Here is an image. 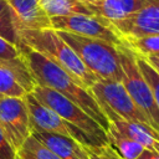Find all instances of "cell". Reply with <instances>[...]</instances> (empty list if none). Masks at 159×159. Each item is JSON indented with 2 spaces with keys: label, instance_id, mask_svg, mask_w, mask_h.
I'll return each mask as SVG.
<instances>
[{
  "label": "cell",
  "instance_id": "6da1fadb",
  "mask_svg": "<svg viewBox=\"0 0 159 159\" xmlns=\"http://www.w3.org/2000/svg\"><path fill=\"white\" fill-rule=\"evenodd\" d=\"M17 47L36 84L48 87L58 92L61 96L72 101L89 117H92L104 130L109 128V120L88 88L51 60L30 48L25 43L19 42Z\"/></svg>",
  "mask_w": 159,
  "mask_h": 159
},
{
  "label": "cell",
  "instance_id": "7a4b0ae2",
  "mask_svg": "<svg viewBox=\"0 0 159 159\" xmlns=\"http://www.w3.org/2000/svg\"><path fill=\"white\" fill-rule=\"evenodd\" d=\"M19 40L68 72L86 88L89 89L98 81L56 30H22L19 31Z\"/></svg>",
  "mask_w": 159,
  "mask_h": 159
},
{
  "label": "cell",
  "instance_id": "3957f363",
  "mask_svg": "<svg viewBox=\"0 0 159 159\" xmlns=\"http://www.w3.org/2000/svg\"><path fill=\"white\" fill-rule=\"evenodd\" d=\"M57 32L71 46L83 65L98 78V81L122 82L123 71L118 46L71 32Z\"/></svg>",
  "mask_w": 159,
  "mask_h": 159
},
{
  "label": "cell",
  "instance_id": "277c9868",
  "mask_svg": "<svg viewBox=\"0 0 159 159\" xmlns=\"http://www.w3.org/2000/svg\"><path fill=\"white\" fill-rule=\"evenodd\" d=\"M32 93L42 103L56 112L70 127L86 134L87 138L92 142L93 147L108 145L106 130L72 101L65 98L58 92L40 84H36L34 87Z\"/></svg>",
  "mask_w": 159,
  "mask_h": 159
},
{
  "label": "cell",
  "instance_id": "5b68a950",
  "mask_svg": "<svg viewBox=\"0 0 159 159\" xmlns=\"http://www.w3.org/2000/svg\"><path fill=\"white\" fill-rule=\"evenodd\" d=\"M118 51L123 71L122 83L125 91L137 104V107L145 114L150 125L157 132H159V108L155 103L154 96L147 80L137 65L135 53L125 42L118 46Z\"/></svg>",
  "mask_w": 159,
  "mask_h": 159
},
{
  "label": "cell",
  "instance_id": "8992f818",
  "mask_svg": "<svg viewBox=\"0 0 159 159\" xmlns=\"http://www.w3.org/2000/svg\"><path fill=\"white\" fill-rule=\"evenodd\" d=\"M89 91L94 96L109 123L122 119L147 123L150 125L148 118L133 102L122 82L97 81Z\"/></svg>",
  "mask_w": 159,
  "mask_h": 159
},
{
  "label": "cell",
  "instance_id": "52a82bcc",
  "mask_svg": "<svg viewBox=\"0 0 159 159\" xmlns=\"http://www.w3.org/2000/svg\"><path fill=\"white\" fill-rule=\"evenodd\" d=\"M51 29L56 31L76 34L89 39L102 40L116 46L124 43V40L116 31L113 25L96 15L76 14L70 16L51 17Z\"/></svg>",
  "mask_w": 159,
  "mask_h": 159
},
{
  "label": "cell",
  "instance_id": "ba28073f",
  "mask_svg": "<svg viewBox=\"0 0 159 159\" xmlns=\"http://www.w3.org/2000/svg\"><path fill=\"white\" fill-rule=\"evenodd\" d=\"M25 102L29 111V120L30 128L32 132H48L63 134L67 137H72L86 147H93L92 142L83 134L81 130L73 129L70 127L56 112H53L48 106L42 103L39 98L35 97L32 92L27 93L25 97Z\"/></svg>",
  "mask_w": 159,
  "mask_h": 159
},
{
  "label": "cell",
  "instance_id": "9c48e42d",
  "mask_svg": "<svg viewBox=\"0 0 159 159\" xmlns=\"http://www.w3.org/2000/svg\"><path fill=\"white\" fill-rule=\"evenodd\" d=\"M0 127L17 152L31 135L29 111L24 97L0 98Z\"/></svg>",
  "mask_w": 159,
  "mask_h": 159
},
{
  "label": "cell",
  "instance_id": "30bf717a",
  "mask_svg": "<svg viewBox=\"0 0 159 159\" xmlns=\"http://www.w3.org/2000/svg\"><path fill=\"white\" fill-rule=\"evenodd\" d=\"M123 40L159 34V0L145 2L129 17L113 24Z\"/></svg>",
  "mask_w": 159,
  "mask_h": 159
},
{
  "label": "cell",
  "instance_id": "8fae6325",
  "mask_svg": "<svg viewBox=\"0 0 159 159\" xmlns=\"http://www.w3.org/2000/svg\"><path fill=\"white\" fill-rule=\"evenodd\" d=\"M36 86L25 61H0V98L25 97Z\"/></svg>",
  "mask_w": 159,
  "mask_h": 159
},
{
  "label": "cell",
  "instance_id": "7c38bea8",
  "mask_svg": "<svg viewBox=\"0 0 159 159\" xmlns=\"http://www.w3.org/2000/svg\"><path fill=\"white\" fill-rule=\"evenodd\" d=\"M15 26L22 30H42L51 29V19L40 5V0H7Z\"/></svg>",
  "mask_w": 159,
  "mask_h": 159
},
{
  "label": "cell",
  "instance_id": "4fadbf2b",
  "mask_svg": "<svg viewBox=\"0 0 159 159\" xmlns=\"http://www.w3.org/2000/svg\"><path fill=\"white\" fill-rule=\"evenodd\" d=\"M93 15L112 25L133 15L145 0H82Z\"/></svg>",
  "mask_w": 159,
  "mask_h": 159
},
{
  "label": "cell",
  "instance_id": "5bb4252c",
  "mask_svg": "<svg viewBox=\"0 0 159 159\" xmlns=\"http://www.w3.org/2000/svg\"><path fill=\"white\" fill-rule=\"evenodd\" d=\"M31 135L39 139L61 159H89L87 147L72 137L48 132H32Z\"/></svg>",
  "mask_w": 159,
  "mask_h": 159
},
{
  "label": "cell",
  "instance_id": "9a60e30c",
  "mask_svg": "<svg viewBox=\"0 0 159 159\" xmlns=\"http://www.w3.org/2000/svg\"><path fill=\"white\" fill-rule=\"evenodd\" d=\"M109 124H112L122 134L140 144L144 149L159 152V132H157L152 125L147 123L122 119L111 122Z\"/></svg>",
  "mask_w": 159,
  "mask_h": 159
},
{
  "label": "cell",
  "instance_id": "2e32d148",
  "mask_svg": "<svg viewBox=\"0 0 159 159\" xmlns=\"http://www.w3.org/2000/svg\"><path fill=\"white\" fill-rule=\"evenodd\" d=\"M106 133L108 145H111V148L120 159H137L144 150L140 144L118 132L112 124H109V128L106 130Z\"/></svg>",
  "mask_w": 159,
  "mask_h": 159
},
{
  "label": "cell",
  "instance_id": "e0dca14e",
  "mask_svg": "<svg viewBox=\"0 0 159 159\" xmlns=\"http://www.w3.org/2000/svg\"><path fill=\"white\" fill-rule=\"evenodd\" d=\"M40 5L50 19L76 14L93 15L82 0H40Z\"/></svg>",
  "mask_w": 159,
  "mask_h": 159
},
{
  "label": "cell",
  "instance_id": "ac0fdd59",
  "mask_svg": "<svg viewBox=\"0 0 159 159\" xmlns=\"http://www.w3.org/2000/svg\"><path fill=\"white\" fill-rule=\"evenodd\" d=\"M17 159H61L34 135H30L17 149Z\"/></svg>",
  "mask_w": 159,
  "mask_h": 159
},
{
  "label": "cell",
  "instance_id": "d6986e66",
  "mask_svg": "<svg viewBox=\"0 0 159 159\" xmlns=\"http://www.w3.org/2000/svg\"><path fill=\"white\" fill-rule=\"evenodd\" d=\"M0 36L16 46L20 42L14 15L7 0H0Z\"/></svg>",
  "mask_w": 159,
  "mask_h": 159
},
{
  "label": "cell",
  "instance_id": "ffe728a7",
  "mask_svg": "<svg viewBox=\"0 0 159 159\" xmlns=\"http://www.w3.org/2000/svg\"><path fill=\"white\" fill-rule=\"evenodd\" d=\"M124 42L140 56H150L159 53V34L158 35H145L140 37L125 39Z\"/></svg>",
  "mask_w": 159,
  "mask_h": 159
},
{
  "label": "cell",
  "instance_id": "44dd1931",
  "mask_svg": "<svg viewBox=\"0 0 159 159\" xmlns=\"http://www.w3.org/2000/svg\"><path fill=\"white\" fill-rule=\"evenodd\" d=\"M135 60H137V65H138L142 75L144 76V78L147 80V82H148V84H149V87L152 89V93L154 96L155 103H157V106L159 108V72L143 56L135 53Z\"/></svg>",
  "mask_w": 159,
  "mask_h": 159
},
{
  "label": "cell",
  "instance_id": "7402d4cb",
  "mask_svg": "<svg viewBox=\"0 0 159 159\" xmlns=\"http://www.w3.org/2000/svg\"><path fill=\"white\" fill-rule=\"evenodd\" d=\"M0 61L4 62H20L24 61V57L19 47L0 36Z\"/></svg>",
  "mask_w": 159,
  "mask_h": 159
},
{
  "label": "cell",
  "instance_id": "603a6c76",
  "mask_svg": "<svg viewBox=\"0 0 159 159\" xmlns=\"http://www.w3.org/2000/svg\"><path fill=\"white\" fill-rule=\"evenodd\" d=\"M0 159H17V152L0 127Z\"/></svg>",
  "mask_w": 159,
  "mask_h": 159
},
{
  "label": "cell",
  "instance_id": "cb8c5ba5",
  "mask_svg": "<svg viewBox=\"0 0 159 159\" xmlns=\"http://www.w3.org/2000/svg\"><path fill=\"white\" fill-rule=\"evenodd\" d=\"M89 159H120L111 145L104 147H87Z\"/></svg>",
  "mask_w": 159,
  "mask_h": 159
},
{
  "label": "cell",
  "instance_id": "d4e9b609",
  "mask_svg": "<svg viewBox=\"0 0 159 159\" xmlns=\"http://www.w3.org/2000/svg\"><path fill=\"white\" fill-rule=\"evenodd\" d=\"M137 159H159V152L144 149L143 153H142Z\"/></svg>",
  "mask_w": 159,
  "mask_h": 159
},
{
  "label": "cell",
  "instance_id": "484cf974",
  "mask_svg": "<svg viewBox=\"0 0 159 159\" xmlns=\"http://www.w3.org/2000/svg\"><path fill=\"white\" fill-rule=\"evenodd\" d=\"M143 57H144V56H143ZM144 58H145V60H147V61H148V62H149V63H150V65L159 72V53H158V55L145 56Z\"/></svg>",
  "mask_w": 159,
  "mask_h": 159
}]
</instances>
